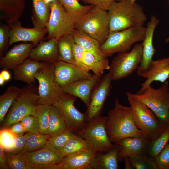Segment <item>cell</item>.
Listing matches in <instances>:
<instances>
[{"mask_svg":"<svg viewBox=\"0 0 169 169\" xmlns=\"http://www.w3.org/2000/svg\"><path fill=\"white\" fill-rule=\"evenodd\" d=\"M106 128L110 141L115 144L126 137L144 136L136 126L131 106L122 105L117 98L108 112Z\"/></svg>","mask_w":169,"mask_h":169,"instance_id":"cell-1","label":"cell"},{"mask_svg":"<svg viewBox=\"0 0 169 169\" xmlns=\"http://www.w3.org/2000/svg\"><path fill=\"white\" fill-rule=\"evenodd\" d=\"M107 12L110 32L143 26L147 19L142 6L128 0L114 2Z\"/></svg>","mask_w":169,"mask_h":169,"instance_id":"cell-2","label":"cell"},{"mask_svg":"<svg viewBox=\"0 0 169 169\" xmlns=\"http://www.w3.org/2000/svg\"><path fill=\"white\" fill-rule=\"evenodd\" d=\"M127 97L145 104L155 114L160 121L169 124V83L166 81L158 89L151 85L140 94L127 92Z\"/></svg>","mask_w":169,"mask_h":169,"instance_id":"cell-3","label":"cell"},{"mask_svg":"<svg viewBox=\"0 0 169 169\" xmlns=\"http://www.w3.org/2000/svg\"><path fill=\"white\" fill-rule=\"evenodd\" d=\"M146 27L139 26L123 30L110 32L105 41L100 46V49L107 58L115 53L130 51L134 44L142 42Z\"/></svg>","mask_w":169,"mask_h":169,"instance_id":"cell-4","label":"cell"},{"mask_svg":"<svg viewBox=\"0 0 169 169\" xmlns=\"http://www.w3.org/2000/svg\"><path fill=\"white\" fill-rule=\"evenodd\" d=\"M39 99L38 89L33 84L20 88L19 93L7 113L3 121L4 128L20 121L25 116L31 115Z\"/></svg>","mask_w":169,"mask_h":169,"instance_id":"cell-5","label":"cell"},{"mask_svg":"<svg viewBox=\"0 0 169 169\" xmlns=\"http://www.w3.org/2000/svg\"><path fill=\"white\" fill-rule=\"evenodd\" d=\"M127 98L136 126L142 131L144 137L150 141L159 136L167 125L159 120L145 104L131 97Z\"/></svg>","mask_w":169,"mask_h":169,"instance_id":"cell-6","label":"cell"},{"mask_svg":"<svg viewBox=\"0 0 169 169\" xmlns=\"http://www.w3.org/2000/svg\"><path fill=\"white\" fill-rule=\"evenodd\" d=\"M75 29L98 41L101 44L110 32L107 11L96 6L75 24Z\"/></svg>","mask_w":169,"mask_h":169,"instance_id":"cell-7","label":"cell"},{"mask_svg":"<svg viewBox=\"0 0 169 169\" xmlns=\"http://www.w3.org/2000/svg\"><path fill=\"white\" fill-rule=\"evenodd\" d=\"M107 116H101L87 122L76 134L88 142L91 147L98 151L107 152L115 145L110 141L106 128Z\"/></svg>","mask_w":169,"mask_h":169,"instance_id":"cell-8","label":"cell"},{"mask_svg":"<svg viewBox=\"0 0 169 169\" xmlns=\"http://www.w3.org/2000/svg\"><path fill=\"white\" fill-rule=\"evenodd\" d=\"M35 77L39 83V99L38 104L51 105L54 99L64 92L57 82L53 63L44 61L43 66L38 70Z\"/></svg>","mask_w":169,"mask_h":169,"instance_id":"cell-9","label":"cell"},{"mask_svg":"<svg viewBox=\"0 0 169 169\" xmlns=\"http://www.w3.org/2000/svg\"><path fill=\"white\" fill-rule=\"evenodd\" d=\"M142 53V43H136L129 51L118 53L113 58L110 66L112 81L130 76L141 63Z\"/></svg>","mask_w":169,"mask_h":169,"instance_id":"cell-10","label":"cell"},{"mask_svg":"<svg viewBox=\"0 0 169 169\" xmlns=\"http://www.w3.org/2000/svg\"><path fill=\"white\" fill-rule=\"evenodd\" d=\"M76 98L64 92L56 97L51 104L61 113L67 129L76 134L87 123L85 113L79 111L74 105Z\"/></svg>","mask_w":169,"mask_h":169,"instance_id":"cell-11","label":"cell"},{"mask_svg":"<svg viewBox=\"0 0 169 169\" xmlns=\"http://www.w3.org/2000/svg\"><path fill=\"white\" fill-rule=\"evenodd\" d=\"M75 24L59 0H53L51 2L50 19L46 26L47 39H58L63 36L72 34L75 29Z\"/></svg>","mask_w":169,"mask_h":169,"instance_id":"cell-12","label":"cell"},{"mask_svg":"<svg viewBox=\"0 0 169 169\" xmlns=\"http://www.w3.org/2000/svg\"><path fill=\"white\" fill-rule=\"evenodd\" d=\"M112 81V73L110 70L95 86L85 113L87 122L101 116L105 102L110 94Z\"/></svg>","mask_w":169,"mask_h":169,"instance_id":"cell-13","label":"cell"},{"mask_svg":"<svg viewBox=\"0 0 169 169\" xmlns=\"http://www.w3.org/2000/svg\"><path fill=\"white\" fill-rule=\"evenodd\" d=\"M25 154L27 169H46L50 165L61 163L65 157L48 143L42 148Z\"/></svg>","mask_w":169,"mask_h":169,"instance_id":"cell-14","label":"cell"},{"mask_svg":"<svg viewBox=\"0 0 169 169\" xmlns=\"http://www.w3.org/2000/svg\"><path fill=\"white\" fill-rule=\"evenodd\" d=\"M53 63L56 81L62 89L75 82L90 78L93 75L74 64L61 60Z\"/></svg>","mask_w":169,"mask_h":169,"instance_id":"cell-15","label":"cell"},{"mask_svg":"<svg viewBox=\"0 0 169 169\" xmlns=\"http://www.w3.org/2000/svg\"><path fill=\"white\" fill-rule=\"evenodd\" d=\"M159 20L155 15L151 16L150 21L146 27L144 38L142 41V59L137 70L138 75L141 76L148 69L152 60L156 50L153 45V37L156 28Z\"/></svg>","mask_w":169,"mask_h":169,"instance_id":"cell-16","label":"cell"},{"mask_svg":"<svg viewBox=\"0 0 169 169\" xmlns=\"http://www.w3.org/2000/svg\"><path fill=\"white\" fill-rule=\"evenodd\" d=\"M10 25L8 48L13 43L20 41L30 42L34 45H38L48 32L47 28L40 29L23 27L19 20Z\"/></svg>","mask_w":169,"mask_h":169,"instance_id":"cell-17","label":"cell"},{"mask_svg":"<svg viewBox=\"0 0 169 169\" xmlns=\"http://www.w3.org/2000/svg\"><path fill=\"white\" fill-rule=\"evenodd\" d=\"M146 79L141 84V87L136 93L141 94L155 81L162 83L169 78V57L153 60L148 69L140 76Z\"/></svg>","mask_w":169,"mask_h":169,"instance_id":"cell-18","label":"cell"},{"mask_svg":"<svg viewBox=\"0 0 169 169\" xmlns=\"http://www.w3.org/2000/svg\"><path fill=\"white\" fill-rule=\"evenodd\" d=\"M98 152L92 148L65 156L62 162L51 165L50 169H90V164Z\"/></svg>","mask_w":169,"mask_h":169,"instance_id":"cell-19","label":"cell"},{"mask_svg":"<svg viewBox=\"0 0 169 169\" xmlns=\"http://www.w3.org/2000/svg\"><path fill=\"white\" fill-rule=\"evenodd\" d=\"M34 45L23 43L13 46L0 58V67L3 69L13 70L28 57Z\"/></svg>","mask_w":169,"mask_h":169,"instance_id":"cell-20","label":"cell"},{"mask_svg":"<svg viewBox=\"0 0 169 169\" xmlns=\"http://www.w3.org/2000/svg\"><path fill=\"white\" fill-rule=\"evenodd\" d=\"M101 77L94 74L90 78L77 81L64 88L63 92L80 99L87 107L92 90Z\"/></svg>","mask_w":169,"mask_h":169,"instance_id":"cell-21","label":"cell"},{"mask_svg":"<svg viewBox=\"0 0 169 169\" xmlns=\"http://www.w3.org/2000/svg\"><path fill=\"white\" fill-rule=\"evenodd\" d=\"M149 142L144 136L127 137L121 139L115 143L119 148V161H122L126 156L145 154Z\"/></svg>","mask_w":169,"mask_h":169,"instance_id":"cell-22","label":"cell"},{"mask_svg":"<svg viewBox=\"0 0 169 169\" xmlns=\"http://www.w3.org/2000/svg\"><path fill=\"white\" fill-rule=\"evenodd\" d=\"M28 58L36 61L53 63L59 60L57 39L53 38L46 41H41L32 49Z\"/></svg>","mask_w":169,"mask_h":169,"instance_id":"cell-23","label":"cell"},{"mask_svg":"<svg viewBox=\"0 0 169 169\" xmlns=\"http://www.w3.org/2000/svg\"><path fill=\"white\" fill-rule=\"evenodd\" d=\"M31 18L34 28L44 29L49 20L51 2L48 0H32Z\"/></svg>","mask_w":169,"mask_h":169,"instance_id":"cell-24","label":"cell"},{"mask_svg":"<svg viewBox=\"0 0 169 169\" xmlns=\"http://www.w3.org/2000/svg\"><path fill=\"white\" fill-rule=\"evenodd\" d=\"M44 63V61L39 62L27 59L13 70V79L27 84L35 83V75Z\"/></svg>","mask_w":169,"mask_h":169,"instance_id":"cell-25","label":"cell"},{"mask_svg":"<svg viewBox=\"0 0 169 169\" xmlns=\"http://www.w3.org/2000/svg\"><path fill=\"white\" fill-rule=\"evenodd\" d=\"M119 148L115 144L109 151L101 154L98 151L90 164V169H118Z\"/></svg>","mask_w":169,"mask_h":169,"instance_id":"cell-26","label":"cell"},{"mask_svg":"<svg viewBox=\"0 0 169 169\" xmlns=\"http://www.w3.org/2000/svg\"><path fill=\"white\" fill-rule=\"evenodd\" d=\"M72 35L75 43L91 53L96 59L103 61L107 59L100 49L101 44L97 40L76 29Z\"/></svg>","mask_w":169,"mask_h":169,"instance_id":"cell-27","label":"cell"},{"mask_svg":"<svg viewBox=\"0 0 169 169\" xmlns=\"http://www.w3.org/2000/svg\"><path fill=\"white\" fill-rule=\"evenodd\" d=\"M73 21L76 23L89 13L94 6L83 5L78 0H58Z\"/></svg>","mask_w":169,"mask_h":169,"instance_id":"cell-28","label":"cell"},{"mask_svg":"<svg viewBox=\"0 0 169 169\" xmlns=\"http://www.w3.org/2000/svg\"><path fill=\"white\" fill-rule=\"evenodd\" d=\"M75 44L72 34L63 36L57 39L59 60L75 64L73 54Z\"/></svg>","mask_w":169,"mask_h":169,"instance_id":"cell-29","label":"cell"},{"mask_svg":"<svg viewBox=\"0 0 169 169\" xmlns=\"http://www.w3.org/2000/svg\"><path fill=\"white\" fill-rule=\"evenodd\" d=\"M67 129L65 122L59 110L51 105L49 119L47 134L49 137H54Z\"/></svg>","mask_w":169,"mask_h":169,"instance_id":"cell-30","label":"cell"},{"mask_svg":"<svg viewBox=\"0 0 169 169\" xmlns=\"http://www.w3.org/2000/svg\"><path fill=\"white\" fill-rule=\"evenodd\" d=\"M169 141V124L162 133L157 137L149 141L145 154L149 157L155 159Z\"/></svg>","mask_w":169,"mask_h":169,"instance_id":"cell-31","label":"cell"},{"mask_svg":"<svg viewBox=\"0 0 169 169\" xmlns=\"http://www.w3.org/2000/svg\"><path fill=\"white\" fill-rule=\"evenodd\" d=\"M20 88L15 86L8 87L0 96V122L3 121L12 105L17 98Z\"/></svg>","mask_w":169,"mask_h":169,"instance_id":"cell-32","label":"cell"},{"mask_svg":"<svg viewBox=\"0 0 169 169\" xmlns=\"http://www.w3.org/2000/svg\"><path fill=\"white\" fill-rule=\"evenodd\" d=\"M83 59L90 70L97 75L102 76L105 70L110 69V66L107 59L103 61L99 60L89 51L85 50L83 54Z\"/></svg>","mask_w":169,"mask_h":169,"instance_id":"cell-33","label":"cell"},{"mask_svg":"<svg viewBox=\"0 0 169 169\" xmlns=\"http://www.w3.org/2000/svg\"><path fill=\"white\" fill-rule=\"evenodd\" d=\"M51 105H37L34 109L31 115L37 118L39 122L40 132L47 134L48 129Z\"/></svg>","mask_w":169,"mask_h":169,"instance_id":"cell-34","label":"cell"},{"mask_svg":"<svg viewBox=\"0 0 169 169\" xmlns=\"http://www.w3.org/2000/svg\"><path fill=\"white\" fill-rule=\"evenodd\" d=\"M49 138L47 134L40 132L33 134L28 133L23 152H31L42 148L48 143Z\"/></svg>","mask_w":169,"mask_h":169,"instance_id":"cell-35","label":"cell"},{"mask_svg":"<svg viewBox=\"0 0 169 169\" xmlns=\"http://www.w3.org/2000/svg\"><path fill=\"white\" fill-rule=\"evenodd\" d=\"M91 148L84 138L77 135L69 140L60 151L64 156L80 151Z\"/></svg>","mask_w":169,"mask_h":169,"instance_id":"cell-36","label":"cell"},{"mask_svg":"<svg viewBox=\"0 0 169 169\" xmlns=\"http://www.w3.org/2000/svg\"><path fill=\"white\" fill-rule=\"evenodd\" d=\"M128 157L134 169H158L155 160L145 154Z\"/></svg>","mask_w":169,"mask_h":169,"instance_id":"cell-37","label":"cell"},{"mask_svg":"<svg viewBox=\"0 0 169 169\" xmlns=\"http://www.w3.org/2000/svg\"><path fill=\"white\" fill-rule=\"evenodd\" d=\"M8 166L10 169H27L25 152L17 153L5 152Z\"/></svg>","mask_w":169,"mask_h":169,"instance_id":"cell-38","label":"cell"},{"mask_svg":"<svg viewBox=\"0 0 169 169\" xmlns=\"http://www.w3.org/2000/svg\"><path fill=\"white\" fill-rule=\"evenodd\" d=\"M77 135L67 129L56 136L49 137L48 143L60 151L69 140Z\"/></svg>","mask_w":169,"mask_h":169,"instance_id":"cell-39","label":"cell"},{"mask_svg":"<svg viewBox=\"0 0 169 169\" xmlns=\"http://www.w3.org/2000/svg\"><path fill=\"white\" fill-rule=\"evenodd\" d=\"M17 137L9 128H3L0 132V146L7 152L14 146Z\"/></svg>","mask_w":169,"mask_h":169,"instance_id":"cell-40","label":"cell"},{"mask_svg":"<svg viewBox=\"0 0 169 169\" xmlns=\"http://www.w3.org/2000/svg\"><path fill=\"white\" fill-rule=\"evenodd\" d=\"M24 125L27 132L33 134L40 132V127L38 119L31 115H28L20 121Z\"/></svg>","mask_w":169,"mask_h":169,"instance_id":"cell-41","label":"cell"},{"mask_svg":"<svg viewBox=\"0 0 169 169\" xmlns=\"http://www.w3.org/2000/svg\"><path fill=\"white\" fill-rule=\"evenodd\" d=\"M11 25L6 24L0 27V55H3L8 48L9 40V32Z\"/></svg>","mask_w":169,"mask_h":169,"instance_id":"cell-42","label":"cell"},{"mask_svg":"<svg viewBox=\"0 0 169 169\" xmlns=\"http://www.w3.org/2000/svg\"><path fill=\"white\" fill-rule=\"evenodd\" d=\"M154 160L158 169H169V144L156 156Z\"/></svg>","mask_w":169,"mask_h":169,"instance_id":"cell-43","label":"cell"},{"mask_svg":"<svg viewBox=\"0 0 169 169\" xmlns=\"http://www.w3.org/2000/svg\"><path fill=\"white\" fill-rule=\"evenodd\" d=\"M85 50L81 46L75 43L74 47L73 54L75 64L78 67L87 72L90 70L85 63L83 59V54Z\"/></svg>","mask_w":169,"mask_h":169,"instance_id":"cell-44","label":"cell"},{"mask_svg":"<svg viewBox=\"0 0 169 169\" xmlns=\"http://www.w3.org/2000/svg\"><path fill=\"white\" fill-rule=\"evenodd\" d=\"M28 135V133H27L22 136L17 137L14 146L9 151L5 152L17 153L23 151Z\"/></svg>","mask_w":169,"mask_h":169,"instance_id":"cell-45","label":"cell"},{"mask_svg":"<svg viewBox=\"0 0 169 169\" xmlns=\"http://www.w3.org/2000/svg\"><path fill=\"white\" fill-rule=\"evenodd\" d=\"M83 2L94 6H96L103 10L107 11L114 2L120 0H80Z\"/></svg>","mask_w":169,"mask_h":169,"instance_id":"cell-46","label":"cell"},{"mask_svg":"<svg viewBox=\"0 0 169 169\" xmlns=\"http://www.w3.org/2000/svg\"><path fill=\"white\" fill-rule=\"evenodd\" d=\"M9 127L17 137L24 135V133L27 132L24 125L21 121L13 124Z\"/></svg>","mask_w":169,"mask_h":169,"instance_id":"cell-47","label":"cell"},{"mask_svg":"<svg viewBox=\"0 0 169 169\" xmlns=\"http://www.w3.org/2000/svg\"><path fill=\"white\" fill-rule=\"evenodd\" d=\"M0 169H9L7 163L4 149L1 146H0Z\"/></svg>","mask_w":169,"mask_h":169,"instance_id":"cell-48","label":"cell"},{"mask_svg":"<svg viewBox=\"0 0 169 169\" xmlns=\"http://www.w3.org/2000/svg\"><path fill=\"white\" fill-rule=\"evenodd\" d=\"M0 77L2 78L6 82L10 79L11 75L10 73L8 70L3 69L0 72Z\"/></svg>","mask_w":169,"mask_h":169,"instance_id":"cell-49","label":"cell"},{"mask_svg":"<svg viewBox=\"0 0 169 169\" xmlns=\"http://www.w3.org/2000/svg\"><path fill=\"white\" fill-rule=\"evenodd\" d=\"M123 160H124L125 163V169H134L128 156H125Z\"/></svg>","mask_w":169,"mask_h":169,"instance_id":"cell-50","label":"cell"},{"mask_svg":"<svg viewBox=\"0 0 169 169\" xmlns=\"http://www.w3.org/2000/svg\"><path fill=\"white\" fill-rule=\"evenodd\" d=\"M168 4L169 5V0L168 2ZM165 42L166 43H168L169 42V36L165 40Z\"/></svg>","mask_w":169,"mask_h":169,"instance_id":"cell-51","label":"cell"},{"mask_svg":"<svg viewBox=\"0 0 169 169\" xmlns=\"http://www.w3.org/2000/svg\"><path fill=\"white\" fill-rule=\"evenodd\" d=\"M128 0V1H129L131 2H135L136 0Z\"/></svg>","mask_w":169,"mask_h":169,"instance_id":"cell-52","label":"cell"},{"mask_svg":"<svg viewBox=\"0 0 169 169\" xmlns=\"http://www.w3.org/2000/svg\"><path fill=\"white\" fill-rule=\"evenodd\" d=\"M50 2H52L53 0H48Z\"/></svg>","mask_w":169,"mask_h":169,"instance_id":"cell-53","label":"cell"}]
</instances>
